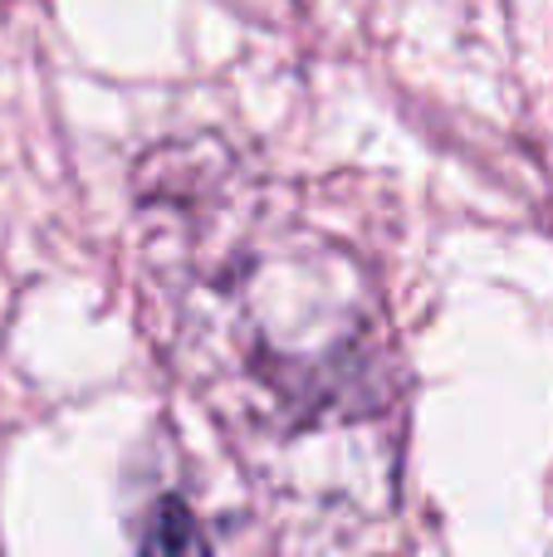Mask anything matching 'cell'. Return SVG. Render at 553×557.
Here are the masks:
<instances>
[{
	"mask_svg": "<svg viewBox=\"0 0 553 557\" xmlns=\"http://www.w3.org/2000/svg\"><path fill=\"white\" fill-rule=\"evenodd\" d=\"M206 533L192 523V513L182 509L176 499H167L162 509L152 513V529L143 533V548H157V553H172V548H201Z\"/></svg>",
	"mask_w": 553,
	"mask_h": 557,
	"instance_id": "cell-1",
	"label": "cell"
}]
</instances>
